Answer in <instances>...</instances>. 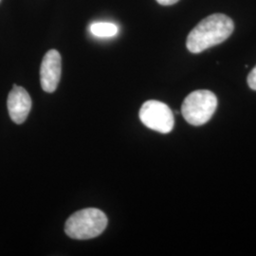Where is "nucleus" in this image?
Wrapping results in <instances>:
<instances>
[{
    "mask_svg": "<svg viewBox=\"0 0 256 256\" xmlns=\"http://www.w3.org/2000/svg\"><path fill=\"white\" fill-rule=\"evenodd\" d=\"M180 0H156L158 3H160V5H164V6H169V5H173L174 3H176Z\"/></svg>",
    "mask_w": 256,
    "mask_h": 256,
    "instance_id": "nucleus-9",
    "label": "nucleus"
},
{
    "mask_svg": "<svg viewBox=\"0 0 256 256\" xmlns=\"http://www.w3.org/2000/svg\"><path fill=\"white\" fill-rule=\"evenodd\" d=\"M140 120L146 128L162 134L170 133L174 128L172 110L167 104L160 101L146 102L140 110Z\"/></svg>",
    "mask_w": 256,
    "mask_h": 256,
    "instance_id": "nucleus-4",
    "label": "nucleus"
},
{
    "mask_svg": "<svg viewBox=\"0 0 256 256\" xmlns=\"http://www.w3.org/2000/svg\"><path fill=\"white\" fill-rule=\"evenodd\" d=\"M218 108V98L210 90H196L183 102V118L192 126H200L210 120Z\"/></svg>",
    "mask_w": 256,
    "mask_h": 256,
    "instance_id": "nucleus-3",
    "label": "nucleus"
},
{
    "mask_svg": "<svg viewBox=\"0 0 256 256\" xmlns=\"http://www.w3.org/2000/svg\"><path fill=\"white\" fill-rule=\"evenodd\" d=\"M248 84L252 90H256V66L248 76Z\"/></svg>",
    "mask_w": 256,
    "mask_h": 256,
    "instance_id": "nucleus-8",
    "label": "nucleus"
},
{
    "mask_svg": "<svg viewBox=\"0 0 256 256\" xmlns=\"http://www.w3.org/2000/svg\"><path fill=\"white\" fill-rule=\"evenodd\" d=\"M90 32L97 37H113L118 34L119 28L111 22H96L90 26Z\"/></svg>",
    "mask_w": 256,
    "mask_h": 256,
    "instance_id": "nucleus-7",
    "label": "nucleus"
},
{
    "mask_svg": "<svg viewBox=\"0 0 256 256\" xmlns=\"http://www.w3.org/2000/svg\"><path fill=\"white\" fill-rule=\"evenodd\" d=\"M7 106L10 119L21 124L26 120L30 111L32 99L25 88L14 84L10 92Z\"/></svg>",
    "mask_w": 256,
    "mask_h": 256,
    "instance_id": "nucleus-6",
    "label": "nucleus"
},
{
    "mask_svg": "<svg viewBox=\"0 0 256 256\" xmlns=\"http://www.w3.org/2000/svg\"><path fill=\"white\" fill-rule=\"evenodd\" d=\"M234 28V24L229 16L222 14H212L192 28L187 37L186 46L192 54H200L227 40Z\"/></svg>",
    "mask_w": 256,
    "mask_h": 256,
    "instance_id": "nucleus-1",
    "label": "nucleus"
},
{
    "mask_svg": "<svg viewBox=\"0 0 256 256\" xmlns=\"http://www.w3.org/2000/svg\"><path fill=\"white\" fill-rule=\"evenodd\" d=\"M106 226V216L98 209L88 208L72 214L66 222L64 232L70 238L86 240L97 238Z\"/></svg>",
    "mask_w": 256,
    "mask_h": 256,
    "instance_id": "nucleus-2",
    "label": "nucleus"
},
{
    "mask_svg": "<svg viewBox=\"0 0 256 256\" xmlns=\"http://www.w3.org/2000/svg\"><path fill=\"white\" fill-rule=\"evenodd\" d=\"M62 72V59L60 54L50 50L43 58L40 68V82L44 92L52 93L58 86Z\"/></svg>",
    "mask_w": 256,
    "mask_h": 256,
    "instance_id": "nucleus-5",
    "label": "nucleus"
}]
</instances>
